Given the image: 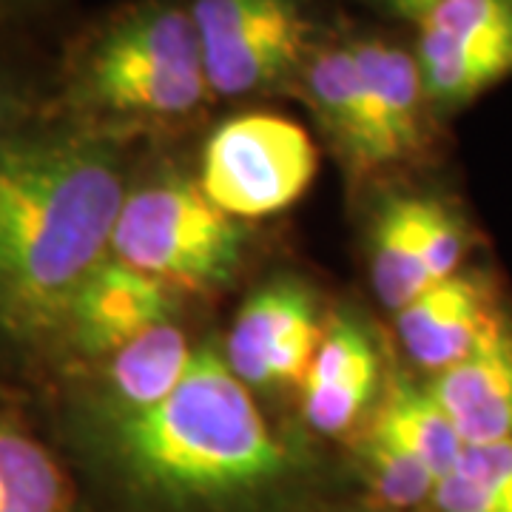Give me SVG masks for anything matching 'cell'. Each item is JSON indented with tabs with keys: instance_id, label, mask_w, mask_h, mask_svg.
Here are the masks:
<instances>
[{
	"instance_id": "cell-1",
	"label": "cell",
	"mask_w": 512,
	"mask_h": 512,
	"mask_svg": "<svg viewBox=\"0 0 512 512\" xmlns=\"http://www.w3.org/2000/svg\"><path fill=\"white\" fill-rule=\"evenodd\" d=\"M126 191L109 151L77 137H9L0 151V325H63L106 259Z\"/></svg>"
},
{
	"instance_id": "cell-2",
	"label": "cell",
	"mask_w": 512,
	"mask_h": 512,
	"mask_svg": "<svg viewBox=\"0 0 512 512\" xmlns=\"http://www.w3.org/2000/svg\"><path fill=\"white\" fill-rule=\"evenodd\" d=\"M120 458L146 493L222 504L274 487L285 450L220 353L200 350L163 402L120 419Z\"/></svg>"
},
{
	"instance_id": "cell-3",
	"label": "cell",
	"mask_w": 512,
	"mask_h": 512,
	"mask_svg": "<svg viewBox=\"0 0 512 512\" xmlns=\"http://www.w3.org/2000/svg\"><path fill=\"white\" fill-rule=\"evenodd\" d=\"M72 100L111 120H180L211 97L188 6L143 0L97 29L69 80Z\"/></svg>"
},
{
	"instance_id": "cell-4",
	"label": "cell",
	"mask_w": 512,
	"mask_h": 512,
	"mask_svg": "<svg viewBox=\"0 0 512 512\" xmlns=\"http://www.w3.org/2000/svg\"><path fill=\"white\" fill-rule=\"evenodd\" d=\"M109 251L168 288L208 291L234 276L245 234L237 220L205 200L197 185L163 180L123 200Z\"/></svg>"
},
{
	"instance_id": "cell-5",
	"label": "cell",
	"mask_w": 512,
	"mask_h": 512,
	"mask_svg": "<svg viewBox=\"0 0 512 512\" xmlns=\"http://www.w3.org/2000/svg\"><path fill=\"white\" fill-rule=\"evenodd\" d=\"M316 168V146L296 120L251 111L214 128L202 148L197 188L231 220H262L291 208Z\"/></svg>"
},
{
	"instance_id": "cell-6",
	"label": "cell",
	"mask_w": 512,
	"mask_h": 512,
	"mask_svg": "<svg viewBox=\"0 0 512 512\" xmlns=\"http://www.w3.org/2000/svg\"><path fill=\"white\" fill-rule=\"evenodd\" d=\"M188 15L211 94L271 92L311 55L305 0H191Z\"/></svg>"
},
{
	"instance_id": "cell-7",
	"label": "cell",
	"mask_w": 512,
	"mask_h": 512,
	"mask_svg": "<svg viewBox=\"0 0 512 512\" xmlns=\"http://www.w3.org/2000/svg\"><path fill=\"white\" fill-rule=\"evenodd\" d=\"M413 55L433 114L464 109L512 77V0H441Z\"/></svg>"
},
{
	"instance_id": "cell-8",
	"label": "cell",
	"mask_w": 512,
	"mask_h": 512,
	"mask_svg": "<svg viewBox=\"0 0 512 512\" xmlns=\"http://www.w3.org/2000/svg\"><path fill=\"white\" fill-rule=\"evenodd\" d=\"M171 313L174 293L165 282L106 256L74 291L63 325L83 353L111 356Z\"/></svg>"
},
{
	"instance_id": "cell-9",
	"label": "cell",
	"mask_w": 512,
	"mask_h": 512,
	"mask_svg": "<svg viewBox=\"0 0 512 512\" xmlns=\"http://www.w3.org/2000/svg\"><path fill=\"white\" fill-rule=\"evenodd\" d=\"M501 319L487 279L458 271L396 311V328L407 356L424 370L439 373L476 350Z\"/></svg>"
},
{
	"instance_id": "cell-10",
	"label": "cell",
	"mask_w": 512,
	"mask_h": 512,
	"mask_svg": "<svg viewBox=\"0 0 512 512\" xmlns=\"http://www.w3.org/2000/svg\"><path fill=\"white\" fill-rule=\"evenodd\" d=\"M467 444L512 441V322L501 319L487 339L427 384Z\"/></svg>"
},
{
	"instance_id": "cell-11",
	"label": "cell",
	"mask_w": 512,
	"mask_h": 512,
	"mask_svg": "<svg viewBox=\"0 0 512 512\" xmlns=\"http://www.w3.org/2000/svg\"><path fill=\"white\" fill-rule=\"evenodd\" d=\"M348 46L362 74L387 163L419 157L430 143L433 109L427 103L413 49L379 35L356 37L348 40Z\"/></svg>"
},
{
	"instance_id": "cell-12",
	"label": "cell",
	"mask_w": 512,
	"mask_h": 512,
	"mask_svg": "<svg viewBox=\"0 0 512 512\" xmlns=\"http://www.w3.org/2000/svg\"><path fill=\"white\" fill-rule=\"evenodd\" d=\"M299 80L313 114L325 126L333 146L342 151V157H348L359 168L390 165L348 43L311 49L302 63Z\"/></svg>"
},
{
	"instance_id": "cell-13",
	"label": "cell",
	"mask_w": 512,
	"mask_h": 512,
	"mask_svg": "<svg viewBox=\"0 0 512 512\" xmlns=\"http://www.w3.org/2000/svg\"><path fill=\"white\" fill-rule=\"evenodd\" d=\"M316 319L311 293L296 282L265 285L245 299L228 333L225 365L245 387H265V367L276 348Z\"/></svg>"
},
{
	"instance_id": "cell-14",
	"label": "cell",
	"mask_w": 512,
	"mask_h": 512,
	"mask_svg": "<svg viewBox=\"0 0 512 512\" xmlns=\"http://www.w3.org/2000/svg\"><path fill=\"white\" fill-rule=\"evenodd\" d=\"M109 390L123 419L146 413L183 382L194 350L171 319L151 325L109 356Z\"/></svg>"
},
{
	"instance_id": "cell-15",
	"label": "cell",
	"mask_w": 512,
	"mask_h": 512,
	"mask_svg": "<svg viewBox=\"0 0 512 512\" xmlns=\"http://www.w3.org/2000/svg\"><path fill=\"white\" fill-rule=\"evenodd\" d=\"M373 430L384 433L410 456H416L436 478H444L456 467L464 450L453 421L441 410L427 384L393 376L384 387V399L370 421Z\"/></svg>"
},
{
	"instance_id": "cell-16",
	"label": "cell",
	"mask_w": 512,
	"mask_h": 512,
	"mask_svg": "<svg viewBox=\"0 0 512 512\" xmlns=\"http://www.w3.org/2000/svg\"><path fill=\"white\" fill-rule=\"evenodd\" d=\"M421 220L424 197H393L373 228L370 274L376 296L390 311H402L424 288H430L421 251Z\"/></svg>"
},
{
	"instance_id": "cell-17",
	"label": "cell",
	"mask_w": 512,
	"mask_h": 512,
	"mask_svg": "<svg viewBox=\"0 0 512 512\" xmlns=\"http://www.w3.org/2000/svg\"><path fill=\"white\" fill-rule=\"evenodd\" d=\"M69 481L52 453L12 421H0V512H69Z\"/></svg>"
},
{
	"instance_id": "cell-18",
	"label": "cell",
	"mask_w": 512,
	"mask_h": 512,
	"mask_svg": "<svg viewBox=\"0 0 512 512\" xmlns=\"http://www.w3.org/2000/svg\"><path fill=\"white\" fill-rule=\"evenodd\" d=\"M356 456L365 484L384 510L410 512L430 504V495L436 490L439 478L419 458L410 456L404 447L387 439L379 430H373L370 424L359 439Z\"/></svg>"
},
{
	"instance_id": "cell-19",
	"label": "cell",
	"mask_w": 512,
	"mask_h": 512,
	"mask_svg": "<svg viewBox=\"0 0 512 512\" xmlns=\"http://www.w3.org/2000/svg\"><path fill=\"white\" fill-rule=\"evenodd\" d=\"M379 390H382V365L379 356H373L336 382L316 390H302V413L316 433L339 436L359 421Z\"/></svg>"
},
{
	"instance_id": "cell-20",
	"label": "cell",
	"mask_w": 512,
	"mask_h": 512,
	"mask_svg": "<svg viewBox=\"0 0 512 512\" xmlns=\"http://www.w3.org/2000/svg\"><path fill=\"white\" fill-rule=\"evenodd\" d=\"M421 251L430 285L461 271L464 259V231L450 208L439 200L424 197V220H421Z\"/></svg>"
},
{
	"instance_id": "cell-21",
	"label": "cell",
	"mask_w": 512,
	"mask_h": 512,
	"mask_svg": "<svg viewBox=\"0 0 512 512\" xmlns=\"http://www.w3.org/2000/svg\"><path fill=\"white\" fill-rule=\"evenodd\" d=\"M453 470L473 478L512 510V441L467 444Z\"/></svg>"
},
{
	"instance_id": "cell-22",
	"label": "cell",
	"mask_w": 512,
	"mask_h": 512,
	"mask_svg": "<svg viewBox=\"0 0 512 512\" xmlns=\"http://www.w3.org/2000/svg\"><path fill=\"white\" fill-rule=\"evenodd\" d=\"M376 3L382 6L384 12L396 15V18L419 23V20L424 18L427 12H433V9L439 6L441 0H376Z\"/></svg>"
},
{
	"instance_id": "cell-23",
	"label": "cell",
	"mask_w": 512,
	"mask_h": 512,
	"mask_svg": "<svg viewBox=\"0 0 512 512\" xmlns=\"http://www.w3.org/2000/svg\"><path fill=\"white\" fill-rule=\"evenodd\" d=\"M9 137H12V131H9V106H6V100L0 94V151H3Z\"/></svg>"
},
{
	"instance_id": "cell-24",
	"label": "cell",
	"mask_w": 512,
	"mask_h": 512,
	"mask_svg": "<svg viewBox=\"0 0 512 512\" xmlns=\"http://www.w3.org/2000/svg\"><path fill=\"white\" fill-rule=\"evenodd\" d=\"M373 3H376V0H373Z\"/></svg>"
}]
</instances>
